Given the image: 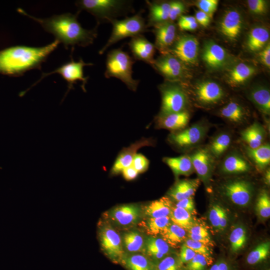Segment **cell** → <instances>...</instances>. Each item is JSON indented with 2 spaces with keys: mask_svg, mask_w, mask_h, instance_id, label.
<instances>
[{
  "mask_svg": "<svg viewBox=\"0 0 270 270\" xmlns=\"http://www.w3.org/2000/svg\"><path fill=\"white\" fill-rule=\"evenodd\" d=\"M188 236L189 238H190L195 241L200 242L208 246H212L213 245V242L210 238L204 237L188 232Z\"/></svg>",
  "mask_w": 270,
  "mask_h": 270,
  "instance_id": "58",
  "label": "cell"
},
{
  "mask_svg": "<svg viewBox=\"0 0 270 270\" xmlns=\"http://www.w3.org/2000/svg\"><path fill=\"white\" fill-rule=\"evenodd\" d=\"M154 142L150 138H142L125 148L122 150L111 169L112 174H117L124 168L132 166V160L140 148L153 145Z\"/></svg>",
  "mask_w": 270,
  "mask_h": 270,
  "instance_id": "18",
  "label": "cell"
},
{
  "mask_svg": "<svg viewBox=\"0 0 270 270\" xmlns=\"http://www.w3.org/2000/svg\"><path fill=\"white\" fill-rule=\"evenodd\" d=\"M198 178L206 184H209L214 170L216 160L206 146H198L188 154Z\"/></svg>",
  "mask_w": 270,
  "mask_h": 270,
  "instance_id": "10",
  "label": "cell"
},
{
  "mask_svg": "<svg viewBox=\"0 0 270 270\" xmlns=\"http://www.w3.org/2000/svg\"><path fill=\"white\" fill-rule=\"evenodd\" d=\"M18 11L40 24L46 32L52 34L56 40L62 43L66 49L72 46L73 50L76 45L84 47L88 46L93 43L98 35V25L92 30H86L82 27L78 20L79 11L76 14L65 13L44 18L30 15L22 8H18Z\"/></svg>",
  "mask_w": 270,
  "mask_h": 270,
  "instance_id": "1",
  "label": "cell"
},
{
  "mask_svg": "<svg viewBox=\"0 0 270 270\" xmlns=\"http://www.w3.org/2000/svg\"><path fill=\"white\" fill-rule=\"evenodd\" d=\"M266 132L259 122H254L240 132V138L244 145L251 148H256L264 144Z\"/></svg>",
  "mask_w": 270,
  "mask_h": 270,
  "instance_id": "24",
  "label": "cell"
},
{
  "mask_svg": "<svg viewBox=\"0 0 270 270\" xmlns=\"http://www.w3.org/2000/svg\"><path fill=\"white\" fill-rule=\"evenodd\" d=\"M242 24L241 14L236 10L231 9L227 10L222 17L219 24V30L226 38L236 41L241 34Z\"/></svg>",
  "mask_w": 270,
  "mask_h": 270,
  "instance_id": "16",
  "label": "cell"
},
{
  "mask_svg": "<svg viewBox=\"0 0 270 270\" xmlns=\"http://www.w3.org/2000/svg\"><path fill=\"white\" fill-rule=\"evenodd\" d=\"M149 165L148 159L141 154H137L134 156L132 166L138 172L142 173L148 169Z\"/></svg>",
  "mask_w": 270,
  "mask_h": 270,
  "instance_id": "50",
  "label": "cell"
},
{
  "mask_svg": "<svg viewBox=\"0 0 270 270\" xmlns=\"http://www.w3.org/2000/svg\"><path fill=\"white\" fill-rule=\"evenodd\" d=\"M256 69L245 63H239L232 68L227 74L228 82L236 86L246 82L256 72Z\"/></svg>",
  "mask_w": 270,
  "mask_h": 270,
  "instance_id": "31",
  "label": "cell"
},
{
  "mask_svg": "<svg viewBox=\"0 0 270 270\" xmlns=\"http://www.w3.org/2000/svg\"><path fill=\"white\" fill-rule=\"evenodd\" d=\"M248 6L250 11L255 14L262 15L267 11V3L264 0H248Z\"/></svg>",
  "mask_w": 270,
  "mask_h": 270,
  "instance_id": "49",
  "label": "cell"
},
{
  "mask_svg": "<svg viewBox=\"0 0 270 270\" xmlns=\"http://www.w3.org/2000/svg\"><path fill=\"white\" fill-rule=\"evenodd\" d=\"M120 263L128 270H154V264L142 254H124Z\"/></svg>",
  "mask_w": 270,
  "mask_h": 270,
  "instance_id": "34",
  "label": "cell"
},
{
  "mask_svg": "<svg viewBox=\"0 0 270 270\" xmlns=\"http://www.w3.org/2000/svg\"><path fill=\"white\" fill-rule=\"evenodd\" d=\"M207 270H234L230 263L224 258H220L212 264Z\"/></svg>",
  "mask_w": 270,
  "mask_h": 270,
  "instance_id": "53",
  "label": "cell"
},
{
  "mask_svg": "<svg viewBox=\"0 0 270 270\" xmlns=\"http://www.w3.org/2000/svg\"><path fill=\"white\" fill-rule=\"evenodd\" d=\"M176 207L182 208L191 214H193L194 211V204L192 197L186 198L177 202Z\"/></svg>",
  "mask_w": 270,
  "mask_h": 270,
  "instance_id": "52",
  "label": "cell"
},
{
  "mask_svg": "<svg viewBox=\"0 0 270 270\" xmlns=\"http://www.w3.org/2000/svg\"><path fill=\"white\" fill-rule=\"evenodd\" d=\"M94 65L92 63H86L82 58H80L78 61L74 60L72 58L71 60L66 62L58 68L48 73H42L40 78L26 90L21 92L20 96H22L32 86L39 82L42 78L48 75L57 73L68 82V90L66 94L72 89L73 86L78 81H80L82 83L81 87L82 90L86 92L85 86L87 83L88 77L84 76V68L86 66H90Z\"/></svg>",
  "mask_w": 270,
  "mask_h": 270,
  "instance_id": "8",
  "label": "cell"
},
{
  "mask_svg": "<svg viewBox=\"0 0 270 270\" xmlns=\"http://www.w3.org/2000/svg\"><path fill=\"white\" fill-rule=\"evenodd\" d=\"M243 146L245 156L251 164L260 170L267 168L270 163L269 144L264 143L256 148H251L245 145Z\"/></svg>",
  "mask_w": 270,
  "mask_h": 270,
  "instance_id": "26",
  "label": "cell"
},
{
  "mask_svg": "<svg viewBox=\"0 0 270 270\" xmlns=\"http://www.w3.org/2000/svg\"><path fill=\"white\" fill-rule=\"evenodd\" d=\"M146 252L147 256L155 264L168 256L170 246L162 238L152 236L146 239Z\"/></svg>",
  "mask_w": 270,
  "mask_h": 270,
  "instance_id": "29",
  "label": "cell"
},
{
  "mask_svg": "<svg viewBox=\"0 0 270 270\" xmlns=\"http://www.w3.org/2000/svg\"><path fill=\"white\" fill-rule=\"evenodd\" d=\"M264 182L267 185H270V169H267L264 174Z\"/></svg>",
  "mask_w": 270,
  "mask_h": 270,
  "instance_id": "60",
  "label": "cell"
},
{
  "mask_svg": "<svg viewBox=\"0 0 270 270\" xmlns=\"http://www.w3.org/2000/svg\"><path fill=\"white\" fill-rule=\"evenodd\" d=\"M122 172L124 178L127 180L136 178L139 174L132 166L123 170Z\"/></svg>",
  "mask_w": 270,
  "mask_h": 270,
  "instance_id": "57",
  "label": "cell"
},
{
  "mask_svg": "<svg viewBox=\"0 0 270 270\" xmlns=\"http://www.w3.org/2000/svg\"><path fill=\"white\" fill-rule=\"evenodd\" d=\"M220 116L232 124H244L248 119V110L240 102L231 100L222 106L219 110Z\"/></svg>",
  "mask_w": 270,
  "mask_h": 270,
  "instance_id": "23",
  "label": "cell"
},
{
  "mask_svg": "<svg viewBox=\"0 0 270 270\" xmlns=\"http://www.w3.org/2000/svg\"><path fill=\"white\" fill-rule=\"evenodd\" d=\"M196 253L186 246L184 244L182 246L179 259L182 264H186L194 256Z\"/></svg>",
  "mask_w": 270,
  "mask_h": 270,
  "instance_id": "51",
  "label": "cell"
},
{
  "mask_svg": "<svg viewBox=\"0 0 270 270\" xmlns=\"http://www.w3.org/2000/svg\"><path fill=\"white\" fill-rule=\"evenodd\" d=\"M270 253V242H262L248 254L246 258V264L250 266L259 265L268 258Z\"/></svg>",
  "mask_w": 270,
  "mask_h": 270,
  "instance_id": "37",
  "label": "cell"
},
{
  "mask_svg": "<svg viewBox=\"0 0 270 270\" xmlns=\"http://www.w3.org/2000/svg\"><path fill=\"white\" fill-rule=\"evenodd\" d=\"M170 223L169 216L159 218H149L146 223L147 233L153 236L160 234L164 230Z\"/></svg>",
  "mask_w": 270,
  "mask_h": 270,
  "instance_id": "41",
  "label": "cell"
},
{
  "mask_svg": "<svg viewBox=\"0 0 270 270\" xmlns=\"http://www.w3.org/2000/svg\"><path fill=\"white\" fill-rule=\"evenodd\" d=\"M98 238L104 254L113 262L120 263L125 254L118 233L110 226H102L98 231Z\"/></svg>",
  "mask_w": 270,
  "mask_h": 270,
  "instance_id": "11",
  "label": "cell"
},
{
  "mask_svg": "<svg viewBox=\"0 0 270 270\" xmlns=\"http://www.w3.org/2000/svg\"><path fill=\"white\" fill-rule=\"evenodd\" d=\"M186 10V6L180 1H172L170 3L168 20L173 22L178 18Z\"/></svg>",
  "mask_w": 270,
  "mask_h": 270,
  "instance_id": "47",
  "label": "cell"
},
{
  "mask_svg": "<svg viewBox=\"0 0 270 270\" xmlns=\"http://www.w3.org/2000/svg\"><path fill=\"white\" fill-rule=\"evenodd\" d=\"M256 210L259 216L268 218L270 216V198L268 192L262 190L260 192L256 204Z\"/></svg>",
  "mask_w": 270,
  "mask_h": 270,
  "instance_id": "44",
  "label": "cell"
},
{
  "mask_svg": "<svg viewBox=\"0 0 270 270\" xmlns=\"http://www.w3.org/2000/svg\"><path fill=\"white\" fill-rule=\"evenodd\" d=\"M184 244L196 254L212 256V252L208 246L190 238L185 240Z\"/></svg>",
  "mask_w": 270,
  "mask_h": 270,
  "instance_id": "46",
  "label": "cell"
},
{
  "mask_svg": "<svg viewBox=\"0 0 270 270\" xmlns=\"http://www.w3.org/2000/svg\"><path fill=\"white\" fill-rule=\"evenodd\" d=\"M173 208L170 199L166 196L154 200L145 208V214L149 218H155L170 216Z\"/></svg>",
  "mask_w": 270,
  "mask_h": 270,
  "instance_id": "35",
  "label": "cell"
},
{
  "mask_svg": "<svg viewBox=\"0 0 270 270\" xmlns=\"http://www.w3.org/2000/svg\"><path fill=\"white\" fill-rule=\"evenodd\" d=\"M194 18L198 24V23L202 26L206 27L210 22L211 17L200 10L196 12Z\"/></svg>",
  "mask_w": 270,
  "mask_h": 270,
  "instance_id": "55",
  "label": "cell"
},
{
  "mask_svg": "<svg viewBox=\"0 0 270 270\" xmlns=\"http://www.w3.org/2000/svg\"><path fill=\"white\" fill-rule=\"evenodd\" d=\"M260 58L262 63L268 68L270 67V44H267L260 52Z\"/></svg>",
  "mask_w": 270,
  "mask_h": 270,
  "instance_id": "54",
  "label": "cell"
},
{
  "mask_svg": "<svg viewBox=\"0 0 270 270\" xmlns=\"http://www.w3.org/2000/svg\"><path fill=\"white\" fill-rule=\"evenodd\" d=\"M142 10L136 14L126 17L123 20L114 19L110 22L112 25V32L105 45L100 50L99 54H103L106 50L118 42L128 37L132 38L148 31L145 20L142 16Z\"/></svg>",
  "mask_w": 270,
  "mask_h": 270,
  "instance_id": "5",
  "label": "cell"
},
{
  "mask_svg": "<svg viewBox=\"0 0 270 270\" xmlns=\"http://www.w3.org/2000/svg\"><path fill=\"white\" fill-rule=\"evenodd\" d=\"M162 104L159 115H165L186 111L188 98L184 88L173 82L164 83L160 86Z\"/></svg>",
  "mask_w": 270,
  "mask_h": 270,
  "instance_id": "7",
  "label": "cell"
},
{
  "mask_svg": "<svg viewBox=\"0 0 270 270\" xmlns=\"http://www.w3.org/2000/svg\"><path fill=\"white\" fill-rule=\"evenodd\" d=\"M222 194L230 202L240 206H248L253 196L254 186L244 179L231 180L224 182L220 186Z\"/></svg>",
  "mask_w": 270,
  "mask_h": 270,
  "instance_id": "9",
  "label": "cell"
},
{
  "mask_svg": "<svg viewBox=\"0 0 270 270\" xmlns=\"http://www.w3.org/2000/svg\"><path fill=\"white\" fill-rule=\"evenodd\" d=\"M210 128L208 122L199 121L182 130L172 132L168 137V140L177 148L192 150L200 146L204 140Z\"/></svg>",
  "mask_w": 270,
  "mask_h": 270,
  "instance_id": "6",
  "label": "cell"
},
{
  "mask_svg": "<svg viewBox=\"0 0 270 270\" xmlns=\"http://www.w3.org/2000/svg\"><path fill=\"white\" fill-rule=\"evenodd\" d=\"M270 32L264 26H256L249 32L246 40L248 50L251 52H260L268 43Z\"/></svg>",
  "mask_w": 270,
  "mask_h": 270,
  "instance_id": "30",
  "label": "cell"
},
{
  "mask_svg": "<svg viewBox=\"0 0 270 270\" xmlns=\"http://www.w3.org/2000/svg\"><path fill=\"white\" fill-rule=\"evenodd\" d=\"M168 244L176 246L185 240L186 230L174 223H170L160 234Z\"/></svg>",
  "mask_w": 270,
  "mask_h": 270,
  "instance_id": "36",
  "label": "cell"
},
{
  "mask_svg": "<svg viewBox=\"0 0 270 270\" xmlns=\"http://www.w3.org/2000/svg\"><path fill=\"white\" fill-rule=\"evenodd\" d=\"M223 156L220 162L218 169L224 174H245L252 170L250 162L242 153L237 150L227 152Z\"/></svg>",
  "mask_w": 270,
  "mask_h": 270,
  "instance_id": "14",
  "label": "cell"
},
{
  "mask_svg": "<svg viewBox=\"0 0 270 270\" xmlns=\"http://www.w3.org/2000/svg\"><path fill=\"white\" fill-rule=\"evenodd\" d=\"M140 216V208L134 204H123L116 206L109 212V216L116 224L121 226L135 224Z\"/></svg>",
  "mask_w": 270,
  "mask_h": 270,
  "instance_id": "21",
  "label": "cell"
},
{
  "mask_svg": "<svg viewBox=\"0 0 270 270\" xmlns=\"http://www.w3.org/2000/svg\"><path fill=\"white\" fill-rule=\"evenodd\" d=\"M149 10L146 25L155 26L168 21L170 2L146 1Z\"/></svg>",
  "mask_w": 270,
  "mask_h": 270,
  "instance_id": "27",
  "label": "cell"
},
{
  "mask_svg": "<svg viewBox=\"0 0 270 270\" xmlns=\"http://www.w3.org/2000/svg\"><path fill=\"white\" fill-rule=\"evenodd\" d=\"M213 263L212 256L196 254L184 266V270H207Z\"/></svg>",
  "mask_w": 270,
  "mask_h": 270,
  "instance_id": "43",
  "label": "cell"
},
{
  "mask_svg": "<svg viewBox=\"0 0 270 270\" xmlns=\"http://www.w3.org/2000/svg\"><path fill=\"white\" fill-rule=\"evenodd\" d=\"M229 240L232 252L234 253L238 252L244 248L247 240L246 228L242 226H236L231 231Z\"/></svg>",
  "mask_w": 270,
  "mask_h": 270,
  "instance_id": "40",
  "label": "cell"
},
{
  "mask_svg": "<svg viewBox=\"0 0 270 270\" xmlns=\"http://www.w3.org/2000/svg\"><path fill=\"white\" fill-rule=\"evenodd\" d=\"M179 257L167 256L154 264V270H184Z\"/></svg>",
  "mask_w": 270,
  "mask_h": 270,
  "instance_id": "45",
  "label": "cell"
},
{
  "mask_svg": "<svg viewBox=\"0 0 270 270\" xmlns=\"http://www.w3.org/2000/svg\"><path fill=\"white\" fill-rule=\"evenodd\" d=\"M198 24L197 23V22H194L184 25L179 28L183 30H196L198 28Z\"/></svg>",
  "mask_w": 270,
  "mask_h": 270,
  "instance_id": "59",
  "label": "cell"
},
{
  "mask_svg": "<svg viewBox=\"0 0 270 270\" xmlns=\"http://www.w3.org/2000/svg\"><path fill=\"white\" fill-rule=\"evenodd\" d=\"M190 120V114L188 110H186L165 115H158L156 122L158 128L176 132L186 128Z\"/></svg>",
  "mask_w": 270,
  "mask_h": 270,
  "instance_id": "22",
  "label": "cell"
},
{
  "mask_svg": "<svg viewBox=\"0 0 270 270\" xmlns=\"http://www.w3.org/2000/svg\"><path fill=\"white\" fill-rule=\"evenodd\" d=\"M188 231V233L210 238L208 231L205 227L195 224Z\"/></svg>",
  "mask_w": 270,
  "mask_h": 270,
  "instance_id": "56",
  "label": "cell"
},
{
  "mask_svg": "<svg viewBox=\"0 0 270 270\" xmlns=\"http://www.w3.org/2000/svg\"><path fill=\"white\" fill-rule=\"evenodd\" d=\"M194 94L197 102L204 106L216 104L225 96L222 87L217 82L210 80L197 84L194 88Z\"/></svg>",
  "mask_w": 270,
  "mask_h": 270,
  "instance_id": "15",
  "label": "cell"
},
{
  "mask_svg": "<svg viewBox=\"0 0 270 270\" xmlns=\"http://www.w3.org/2000/svg\"><path fill=\"white\" fill-rule=\"evenodd\" d=\"M79 12L84 10L92 14L98 25L110 22L132 10L131 2L123 0H80L76 2Z\"/></svg>",
  "mask_w": 270,
  "mask_h": 270,
  "instance_id": "3",
  "label": "cell"
},
{
  "mask_svg": "<svg viewBox=\"0 0 270 270\" xmlns=\"http://www.w3.org/2000/svg\"><path fill=\"white\" fill-rule=\"evenodd\" d=\"M210 222L216 230H224L228 224V214L226 210L218 204L212 206L209 211Z\"/></svg>",
  "mask_w": 270,
  "mask_h": 270,
  "instance_id": "38",
  "label": "cell"
},
{
  "mask_svg": "<svg viewBox=\"0 0 270 270\" xmlns=\"http://www.w3.org/2000/svg\"><path fill=\"white\" fill-rule=\"evenodd\" d=\"M170 217L172 223L186 230H188L194 224L192 214L180 208L173 207Z\"/></svg>",
  "mask_w": 270,
  "mask_h": 270,
  "instance_id": "39",
  "label": "cell"
},
{
  "mask_svg": "<svg viewBox=\"0 0 270 270\" xmlns=\"http://www.w3.org/2000/svg\"><path fill=\"white\" fill-rule=\"evenodd\" d=\"M232 141V134L228 130L221 131L214 135L206 147L217 160L225 154L230 148Z\"/></svg>",
  "mask_w": 270,
  "mask_h": 270,
  "instance_id": "28",
  "label": "cell"
},
{
  "mask_svg": "<svg viewBox=\"0 0 270 270\" xmlns=\"http://www.w3.org/2000/svg\"><path fill=\"white\" fill-rule=\"evenodd\" d=\"M168 53L174 56L184 64H192L197 62L198 42L196 38L189 35L178 36Z\"/></svg>",
  "mask_w": 270,
  "mask_h": 270,
  "instance_id": "13",
  "label": "cell"
},
{
  "mask_svg": "<svg viewBox=\"0 0 270 270\" xmlns=\"http://www.w3.org/2000/svg\"><path fill=\"white\" fill-rule=\"evenodd\" d=\"M202 58L205 64L212 69H220L226 64L228 54L221 46L212 40L206 42L204 45Z\"/></svg>",
  "mask_w": 270,
  "mask_h": 270,
  "instance_id": "20",
  "label": "cell"
},
{
  "mask_svg": "<svg viewBox=\"0 0 270 270\" xmlns=\"http://www.w3.org/2000/svg\"><path fill=\"white\" fill-rule=\"evenodd\" d=\"M151 66L170 82L180 80L186 76L184 64L170 53L162 54L155 59Z\"/></svg>",
  "mask_w": 270,
  "mask_h": 270,
  "instance_id": "12",
  "label": "cell"
},
{
  "mask_svg": "<svg viewBox=\"0 0 270 270\" xmlns=\"http://www.w3.org/2000/svg\"><path fill=\"white\" fill-rule=\"evenodd\" d=\"M163 161L170 168L176 176H188L194 171L191 160L188 154L177 157L164 158Z\"/></svg>",
  "mask_w": 270,
  "mask_h": 270,
  "instance_id": "33",
  "label": "cell"
},
{
  "mask_svg": "<svg viewBox=\"0 0 270 270\" xmlns=\"http://www.w3.org/2000/svg\"><path fill=\"white\" fill-rule=\"evenodd\" d=\"M218 4V0H200L198 2L197 6L200 10L212 17L217 9Z\"/></svg>",
  "mask_w": 270,
  "mask_h": 270,
  "instance_id": "48",
  "label": "cell"
},
{
  "mask_svg": "<svg viewBox=\"0 0 270 270\" xmlns=\"http://www.w3.org/2000/svg\"><path fill=\"white\" fill-rule=\"evenodd\" d=\"M59 44L55 40L44 46H16L0 50V74L18 76L32 69L40 70Z\"/></svg>",
  "mask_w": 270,
  "mask_h": 270,
  "instance_id": "2",
  "label": "cell"
},
{
  "mask_svg": "<svg viewBox=\"0 0 270 270\" xmlns=\"http://www.w3.org/2000/svg\"><path fill=\"white\" fill-rule=\"evenodd\" d=\"M134 62V60L122 49L112 50L107 54L104 76L107 78H118L130 90L136 91L139 80L134 79L132 76V68Z\"/></svg>",
  "mask_w": 270,
  "mask_h": 270,
  "instance_id": "4",
  "label": "cell"
},
{
  "mask_svg": "<svg viewBox=\"0 0 270 270\" xmlns=\"http://www.w3.org/2000/svg\"><path fill=\"white\" fill-rule=\"evenodd\" d=\"M200 184L199 178L180 180L170 188L168 194L170 198L178 202L192 197Z\"/></svg>",
  "mask_w": 270,
  "mask_h": 270,
  "instance_id": "25",
  "label": "cell"
},
{
  "mask_svg": "<svg viewBox=\"0 0 270 270\" xmlns=\"http://www.w3.org/2000/svg\"><path fill=\"white\" fill-rule=\"evenodd\" d=\"M153 30L155 48L162 54L168 53L178 38L176 25L168 20L154 26Z\"/></svg>",
  "mask_w": 270,
  "mask_h": 270,
  "instance_id": "17",
  "label": "cell"
},
{
  "mask_svg": "<svg viewBox=\"0 0 270 270\" xmlns=\"http://www.w3.org/2000/svg\"><path fill=\"white\" fill-rule=\"evenodd\" d=\"M248 97L262 114L270 115V92L267 88L255 86L250 90Z\"/></svg>",
  "mask_w": 270,
  "mask_h": 270,
  "instance_id": "32",
  "label": "cell"
},
{
  "mask_svg": "<svg viewBox=\"0 0 270 270\" xmlns=\"http://www.w3.org/2000/svg\"><path fill=\"white\" fill-rule=\"evenodd\" d=\"M124 243L126 249L130 253L140 252L142 248L144 239L136 232H130L124 234Z\"/></svg>",
  "mask_w": 270,
  "mask_h": 270,
  "instance_id": "42",
  "label": "cell"
},
{
  "mask_svg": "<svg viewBox=\"0 0 270 270\" xmlns=\"http://www.w3.org/2000/svg\"><path fill=\"white\" fill-rule=\"evenodd\" d=\"M128 44L134 59L152 64L156 48L142 34L132 38Z\"/></svg>",
  "mask_w": 270,
  "mask_h": 270,
  "instance_id": "19",
  "label": "cell"
}]
</instances>
